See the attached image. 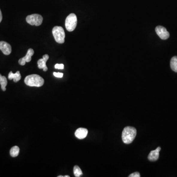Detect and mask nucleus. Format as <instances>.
<instances>
[{
    "label": "nucleus",
    "instance_id": "nucleus-1",
    "mask_svg": "<svg viewBox=\"0 0 177 177\" xmlns=\"http://www.w3.org/2000/svg\"><path fill=\"white\" fill-rule=\"evenodd\" d=\"M137 134L136 128L132 126H126L122 132V138L124 143L126 144H131L134 140Z\"/></svg>",
    "mask_w": 177,
    "mask_h": 177
},
{
    "label": "nucleus",
    "instance_id": "nucleus-2",
    "mask_svg": "<svg viewBox=\"0 0 177 177\" xmlns=\"http://www.w3.org/2000/svg\"><path fill=\"white\" fill-rule=\"evenodd\" d=\"M27 85L31 87H40L43 85L44 80L40 76L37 74H32L27 76L24 80Z\"/></svg>",
    "mask_w": 177,
    "mask_h": 177
},
{
    "label": "nucleus",
    "instance_id": "nucleus-3",
    "mask_svg": "<svg viewBox=\"0 0 177 177\" xmlns=\"http://www.w3.org/2000/svg\"><path fill=\"white\" fill-rule=\"evenodd\" d=\"M52 34L57 43L60 44H62L64 43L65 33L64 30L62 27H54L52 30Z\"/></svg>",
    "mask_w": 177,
    "mask_h": 177
},
{
    "label": "nucleus",
    "instance_id": "nucleus-4",
    "mask_svg": "<svg viewBox=\"0 0 177 177\" xmlns=\"http://www.w3.org/2000/svg\"><path fill=\"white\" fill-rule=\"evenodd\" d=\"M77 24V16L74 13L70 14L66 18L65 25L69 32L73 31L76 27Z\"/></svg>",
    "mask_w": 177,
    "mask_h": 177
},
{
    "label": "nucleus",
    "instance_id": "nucleus-5",
    "mask_svg": "<svg viewBox=\"0 0 177 177\" xmlns=\"http://www.w3.org/2000/svg\"><path fill=\"white\" fill-rule=\"evenodd\" d=\"M26 21L30 25L39 26L43 23V17L40 14H33L32 15L27 16Z\"/></svg>",
    "mask_w": 177,
    "mask_h": 177
},
{
    "label": "nucleus",
    "instance_id": "nucleus-6",
    "mask_svg": "<svg viewBox=\"0 0 177 177\" xmlns=\"http://www.w3.org/2000/svg\"><path fill=\"white\" fill-rule=\"evenodd\" d=\"M155 32L161 40H167L170 36L169 33L166 28L161 26H158L155 28Z\"/></svg>",
    "mask_w": 177,
    "mask_h": 177
},
{
    "label": "nucleus",
    "instance_id": "nucleus-7",
    "mask_svg": "<svg viewBox=\"0 0 177 177\" xmlns=\"http://www.w3.org/2000/svg\"><path fill=\"white\" fill-rule=\"evenodd\" d=\"M34 54V51L32 48H30L28 50L26 56L23 58H21L18 61L19 63L21 66H24L27 62H30L32 60V56Z\"/></svg>",
    "mask_w": 177,
    "mask_h": 177
},
{
    "label": "nucleus",
    "instance_id": "nucleus-8",
    "mask_svg": "<svg viewBox=\"0 0 177 177\" xmlns=\"http://www.w3.org/2000/svg\"><path fill=\"white\" fill-rule=\"evenodd\" d=\"M0 50L4 55H8L11 52V47L9 43L5 41H0Z\"/></svg>",
    "mask_w": 177,
    "mask_h": 177
},
{
    "label": "nucleus",
    "instance_id": "nucleus-9",
    "mask_svg": "<svg viewBox=\"0 0 177 177\" xmlns=\"http://www.w3.org/2000/svg\"><path fill=\"white\" fill-rule=\"evenodd\" d=\"M49 59V55L47 54L43 55L42 59H40L37 61V65L38 67L40 69H43L44 72H46L48 70V68L47 67L46 63L47 60Z\"/></svg>",
    "mask_w": 177,
    "mask_h": 177
},
{
    "label": "nucleus",
    "instance_id": "nucleus-10",
    "mask_svg": "<svg viewBox=\"0 0 177 177\" xmlns=\"http://www.w3.org/2000/svg\"><path fill=\"white\" fill-rule=\"evenodd\" d=\"M88 131L85 128H79L76 131L75 135L77 138L83 139L85 138L88 134Z\"/></svg>",
    "mask_w": 177,
    "mask_h": 177
},
{
    "label": "nucleus",
    "instance_id": "nucleus-11",
    "mask_svg": "<svg viewBox=\"0 0 177 177\" xmlns=\"http://www.w3.org/2000/svg\"><path fill=\"white\" fill-rule=\"evenodd\" d=\"M161 150V147H158L157 149L151 151L148 155V159L151 161H157L159 158V152Z\"/></svg>",
    "mask_w": 177,
    "mask_h": 177
},
{
    "label": "nucleus",
    "instance_id": "nucleus-12",
    "mask_svg": "<svg viewBox=\"0 0 177 177\" xmlns=\"http://www.w3.org/2000/svg\"><path fill=\"white\" fill-rule=\"evenodd\" d=\"M8 78L9 80L13 79L14 82H17L21 78V75L19 71H17L15 73L12 72H10L8 74Z\"/></svg>",
    "mask_w": 177,
    "mask_h": 177
},
{
    "label": "nucleus",
    "instance_id": "nucleus-13",
    "mask_svg": "<svg viewBox=\"0 0 177 177\" xmlns=\"http://www.w3.org/2000/svg\"><path fill=\"white\" fill-rule=\"evenodd\" d=\"M0 84L1 85V90L3 91H6V86L7 84V79L4 76H1L0 74Z\"/></svg>",
    "mask_w": 177,
    "mask_h": 177
},
{
    "label": "nucleus",
    "instance_id": "nucleus-14",
    "mask_svg": "<svg viewBox=\"0 0 177 177\" xmlns=\"http://www.w3.org/2000/svg\"><path fill=\"white\" fill-rule=\"evenodd\" d=\"M20 149L19 148L18 146H14L13 148H11V149L10 150V155L11 157L13 158H15L18 156V155L19 154Z\"/></svg>",
    "mask_w": 177,
    "mask_h": 177
},
{
    "label": "nucleus",
    "instance_id": "nucleus-15",
    "mask_svg": "<svg viewBox=\"0 0 177 177\" xmlns=\"http://www.w3.org/2000/svg\"><path fill=\"white\" fill-rule=\"evenodd\" d=\"M170 66L172 70L177 72V56H174L172 58L170 62Z\"/></svg>",
    "mask_w": 177,
    "mask_h": 177
},
{
    "label": "nucleus",
    "instance_id": "nucleus-16",
    "mask_svg": "<svg viewBox=\"0 0 177 177\" xmlns=\"http://www.w3.org/2000/svg\"><path fill=\"white\" fill-rule=\"evenodd\" d=\"M73 173H74V176L76 177H80L83 175L82 171L80 168L77 165L74 166L73 168Z\"/></svg>",
    "mask_w": 177,
    "mask_h": 177
},
{
    "label": "nucleus",
    "instance_id": "nucleus-17",
    "mask_svg": "<svg viewBox=\"0 0 177 177\" xmlns=\"http://www.w3.org/2000/svg\"><path fill=\"white\" fill-rule=\"evenodd\" d=\"M129 177H140V173L138 172H136L134 173H132L131 174L129 175Z\"/></svg>",
    "mask_w": 177,
    "mask_h": 177
},
{
    "label": "nucleus",
    "instance_id": "nucleus-18",
    "mask_svg": "<svg viewBox=\"0 0 177 177\" xmlns=\"http://www.w3.org/2000/svg\"><path fill=\"white\" fill-rule=\"evenodd\" d=\"M55 77H58V78H62L63 76V73L60 72H54L53 73Z\"/></svg>",
    "mask_w": 177,
    "mask_h": 177
},
{
    "label": "nucleus",
    "instance_id": "nucleus-19",
    "mask_svg": "<svg viewBox=\"0 0 177 177\" xmlns=\"http://www.w3.org/2000/svg\"><path fill=\"white\" fill-rule=\"evenodd\" d=\"M63 67H64V66H63V64H58V63H57L56 64L55 66V69H63Z\"/></svg>",
    "mask_w": 177,
    "mask_h": 177
},
{
    "label": "nucleus",
    "instance_id": "nucleus-20",
    "mask_svg": "<svg viewBox=\"0 0 177 177\" xmlns=\"http://www.w3.org/2000/svg\"><path fill=\"white\" fill-rule=\"evenodd\" d=\"M2 18H3L2 13H1V10H0V23L1 22V20H2Z\"/></svg>",
    "mask_w": 177,
    "mask_h": 177
},
{
    "label": "nucleus",
    "instance_id": "nucleus-21",
    "mask_svg": "<svg viewBox=\"0 0 177 177\" xmlns=\"http://www.w3.org/2000/svg\"><path fill=\"white\" fill-rule=\"evenodd\" d=\"M64 177H69V176H67V175H66V176H64Z\"/></svg>",
    "mask_w": 177,
    "mask_h": 177
},
{
    "label": "nucleus",
    "instance_id": "nucleus-22",
    "mask_svg": "<svg viewBox=\"0 0 177 177\" xmlns=\"http://www.w3.org/2000/svg\"><path fill=\"white\" fill-rule=\"evenodd\" d=\"M58 177H63V176H59Z\"/></svg>",
    "mask_w": 177,
    "mask_h": 177
}]
</instances>
